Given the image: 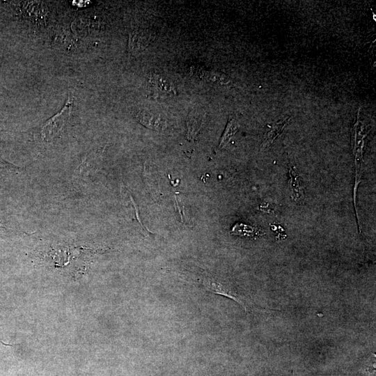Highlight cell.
I'll return each instance as SVG.
<instances>
[{
    "mask_svg": "<svg viewBox=\"0 0 376 376\" xmlns=\"http://www.w3.org/2000/svg\"><path fill=\"white\" fill-rule=\"evenodd\" d=\"M198 280L199 283L206 290L234 300L238 303L246 313L257 309L267 311L257 306L250 298L237 291L235 288H233L228 283L219 281L210 274H203L199 276Z\"/></svg>",
    "mask_w": 376,
    "mask_h": 376,
    "instance_id": "1",
    "label": "cell"
},
{
    "mask_svg": "<svg viewBox=\"0 0 376 376\" xmlns=\"http://www.w3.org/2000/svg\"><path fill=\"white\" fill-rule=\"evenodd\" d=\"M73 105V99L69 94L68 98L59 112L49 118L41 130V136L45 141L52 139L63 130L68 123Z\"/></svg>",
    "mask_w": 376,
    "mask_h": 376,
    "instance_id": "2",
    "label": "cell"
},
{
    "mask_svg": "<svg viewBox=\"0 0 376 376\" xmlns=\"http://www.w3.org/2000/svg\"><path fill=\"white\" fill-rule=\"evenodd\" d=\"M359 119L354 125L355 130V143H354V155L356 164V182H359L361 180L362 162H363V127L359 125Z\"/></svg>",
    "mask_w": 376,
    "mask_h": 376,
    "instance_id": "3",
    "label": "cell"
},
{
    "mask_svg": "<svg viewBox=\"0 0 376 376\" xmlns=\"http://www.w3.org/2000/svg\"><path fill=\"white\" fill-rule=\"evenodd\" d=\"M136 117L140 123L152 129H162L166 125L160 115L148 111H141Z\"/></svg>",
    "mask_w": 376,
    "mask_h": 376,
    "instance_id": "4",
    "label": "cell"
},
{
    "mask_svg": "<svg viewBox=\"0 0 376 376\" xmlns=\"http://www.w3.org/2000/svg\"><path fill=\"white\" fill-rule=\"evenodd\" d=\"M289 119L290 118H287L272 125L270 130L265 135V138L261 146V150L267 148L276 139V137L282 133L283 130L286 126Z\"/></svg>",
    "mask_w": 376,
    "mask_h": 376,
    "instance_id": "5",
    "label": "cell"
},
{
    "mask_svg": "<svg viewBox=\"0 0 376 376\" xmlns=\"http://www.w3.org/2000/svg\"><path fill=\"white\" fill-rule=\"evenodd\" d=\"M149 82L153 88L154 91H157V93L171 94L175 92L172 84L169 81L157 75L150 76Z\"/></svg>",
    "mask_w": 376,
    "mask_h": 376,
    "instance_id": "6",
    "label": "cell"
},
{
    "mask_svg": "<svg viewBox=\"0 0 376 376\" xmlns=\"http://www.w3.org/2000/svg\"><path fill=\"white\" fill-rule=\"evenodd\" d=\"M203 120L198 112L193 111L189 113L187 118V137L189 140H193L198 132Z\"/></svg>",
    "mask_w": 376,
    "mask_h": 376,
    "instance_id": "7",
    "label": "cell"
},
{
    "mask_svg": "<svg viewBox=\"0 0 376 376\" xmlns=\"http://www.w3.org/2000/svg\"><path fill=\"white\" fill-rule=\"evenodd\" d=\"M231 233L242 237H256L261 236L263 234L259 228L241 223L236 224L233 227Z\"/></svg>",
    "mask_w": 376,
    "mask_h": 376,
    "instance_id": "8",
    "label": "cell"
},
{
    "mask_svg": "<svg viewBox=\"0 0 376 376\" xmlns=\"http://www.w3.org/2000/svg\"><path fill=\"white\" fill-rule=\"evenodd\" d=\"M237 131V125L235 119H229L226 125V129L220 139L217 149H222L228 143V141L231 139V138L234 136Z\"/></svg>",
    "mask_w": 376,
    "mask_h": 376,
    "instance_id": "9",
    "label": "cell"
},
{
    "mask_svg": "<svg viewBox=\"0 0 376 376\" xmlns=\"http://www.w3.org/2000/svg\"><path fill=\"white\" fill-rule=\"evenodd\" d=\"M289 173H290L291 180L292 182V188L294 191V194H295V198L296 199H299L300 194L299 192L300 189H299V183L297 181V177L295 178V176L296 174L295 175V173L294 171H292V170H289Z\"/></svg>",
    "mask_w": 376,
    "mask_h": 376,
    "instance_id": "10",
    "label": "cell"
},
{
    "mask_svg": "<svg viewBox=\"0 0 376 376\" xmlns=\"http://www.w3.org/2000/svg\"><path fill=\"white\" fill-rule=\"evenodd\" d=\"M3 164H5L4 162H3V161H1V158H0V164H2V165H3Z\"/></svg>",
    "mask_w": 376,
    "mask_h": 376,
    "instance_id": "11",
    "label": "cell"
}]
</instances>
